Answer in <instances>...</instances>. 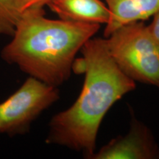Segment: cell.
Listing matches in <instances>:
<instances>
[{
  "instance_id": "9",
  "label": "cell",
  "mask_w": 159,
  "mask_h": 159,
  "mask_svg": "<svg viewBox=\"0 0 159 159\" xmlns=\"http://www.w3.org/2000/svg\"><path fill=\"white\" fill-rule=\"evenodd\" d=\"M148 27L152 39H154L159 49V11L153 15L152 21L150 25H148Z\"/></svg>"
},
{
  "instance_id": "6",
  "label": "cell",
  "mask_w": 159,
  "mask_h": 159,
  "mask_svg": "<svg viewBox=\"0 0 159 159\" xmlns=\"http://www.w3.org/2000/svg\"><path fill=\"white\" fill-rule=\"evenodd\" d=\"M47 6L64 21L101 25H106L110 18L102 0H52Z\"/></svg>"
},
{
  "instance_id": "4",
  "label": "cell",
  "mask_w": 159,
  "mask_h": 159,
  "mask_svg": "<svg viewBox=\"0 0 159 159\" xmlns=\"http://www.w3.org/2000/svg\"><path fill=\"white\" fill-rule=\"evenodd\" d=\"M59 98L57 87L28 77L18 90L0 102V134H27L32 123Z\"/></svg>"
},
{
  "instance_id": "7",
  "label": "cell",
  "mask_w": 159,
  "mask_h": 159,
  "mask_svg": "<svg viewBox=\"0 0 159 159\" xmlns=\"http://www.w3.org/2000/svg\"><path fill=\"white\" fill-rule=\"evenodd\" d=\"M110 11L105 25L106 38L119 27L127 24L144 21L159 11V0H102Z\"/></svg>"
},
{
  "instance_id": "2",
  "label": "cell",
  "mask_w": 159,
  "mask_h": 159,
  "mask_svg": "<svg viewBox=\"0 0 159 159\" xmlns=\"http://www.w3.org/2000/svg\"><path fill=\"white\" fill-rule=\"evenodd\" d=\"M99 28L95 24L47 19L43 7H31L23 11L2 58L30 77L58 87L70 77L77 52Z\"/></svg>"
},
{
  "instance_id": "3",
  "label": "cell",
  "mask_w": 159,
  "mask_h": 159,
  "mask_svg": "<svg viewBox=\"0 0 159 159\" xmlns=\"http://www.w3.org/2000/svg\"><path fill=\"white\" fill-rule=\"evenodd\" d=\"M105 41L111 57L125 75L159 89V49L144 21L123 25Z\"/></svg>"
},
{
  "instance_id": "1",
  "label": "cell",
  "mask_w": 159,
  "mask_h": 159,
  "mask_svg": "<svg viewBox=\"0 0 159 159\" xmlns=\"http://www.w3.org/2000/svg\"><path fill=\"white\" fill-rule=\"evenodd\" d=\"M80 51L82 57L75 58L72 70L85 75L82 90L74 104L52 118L46 142L80 152L91 159L105 114L124 95L135 90L136 82L117 66L105 38L92 37Z\"/></svg>"
},
{
  "instance_id": "5",
  "label": "cell",
  "mask_w": 159,
  "mask_h": 159,
  "mask_svg": "<svg viewBox=\"0 0 159 159\" xmlns=\"http://www.w3.org/2000/svg\"><path fill=\"white\" fill-rule=\"evenodd\" d=\"M159 158V146L149 128L132 114L128 134L118 136L95 152L91 159Z\"/></svg>"
},
{
  "instance_id": "10",
  "label": "cell",
  "mask_w": 159,
  "mask_h": 159,
  "mask_svg": "<svg viewBox=\"0 0 159 159\" xmlns=\"http://www.w3.org/2000/svg\"><path fill=\"white\" fill-rule=\"evenodd\" d=\"M52 0H23V11L31 7H43Z\"/></svg>"
},
{
  "instance_id": "8",
  "label": "cell",
  "mask_w": 159,
  "mask_h": 159,
  "mask_svg": "<svg viewBox=\"0 0 159 159\" xmlns=\"http://www.w3.org/2000/svg\"><path fill=\"white\" fill-rule=\"evenodd\" d=\"M23 0H0V35L12 36L23 13Z\"/></svg>"
}]
</instances>
